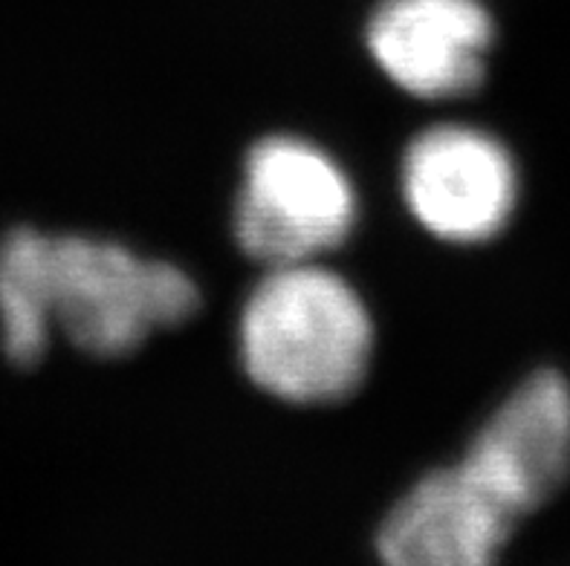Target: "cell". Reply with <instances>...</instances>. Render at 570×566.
<instances>
[{
	"mask_svg": "<svg viewBox=\"0 0 570 566\" xmlns=\"http://www.w3.org/2000/svg\"><path fill=\"white\" fill-rule=\"evenodd\" d=\"M400 188L414 220L458 246L487 244L519 202V171L504 145L470 125H434L405 148Z\"/></svg>",
	"mask_w": 570,
	"mask_h": 566,
	"instance_id": "obj_4",
	"label": "cell"
},
{
	"mask_svg": "<svg viewBox=\"0 0 570 566\" xmlns=\"http://www.w3.org/2000/svg\"><path fill=\"white\" fill-rule=\"evenodd\" d=\"M492 41L495 23L481 0H380L365 29L376 67L426 101L475 93Z\"/></svg>",
	"mask_w": 570,
	"mask_h": 566,
	"instance_id": "obj_6",
	"label": "cell"
},
{
	"mask_svg": "<svg viewBox=\"0 0 570 566\" xmlns=\"http://www.w3.org/2000/svg\"><path fill=\"white\" fill-rule=\"evenodd\" d=\"M52 237L18 226L0 240V347L9 365L29 370L52 336Z\"/></svg>",
	"mask_w": 570,
	"mask_h": 566,
	"instance_id": "obj_8",
	"label": "cell"
},
{
	"mask_svg": "<svg viewBox=\"0 0 570 566\" xmlns=\"http://www.w3.org/2000/svg\"><path fill=\"white\" fill-rule=\"evenodd\" d=\"M180 266L145 260L99 237H52V330L94 359H125L154 330L180 327L200 309Z\"/></svg>",
	"mask_w": 570,
	"mask_h": 566,
	"instance_id": "obj_2",
	"label": "cell"
},
{
	"mask_svg": "<svg viewBox=\"0 0 570 566\" xmlns=\"http://www.w3.org/2000/svg\"><path fill=\"white\" fill-rule=\"evenodd\" d=\"M513 517L478 491L461 466L426 474L374 538L389 566H490L513 540Z\"/></svg>",
	"mask_w": 570,
	"mask_h": 566,
	"instance_id": "obj_7",
	"label": "cell"
},
{
	"mask_svg": "<svg viewBox=\"0 0 570 566\" xmlns=\"http://www.w3.org/2000/svg\"><path fill=\"white\" fill-rule=\"evenodd\" d=\"M478 491L521 524L570 480V385L539 370L487 419L458 463Z\"/></svg>",
	"mask_w": 570,
	"mask_h": 566,
	"instance_id": "obj_5",
	"label": "cell"
},
{
	"mask_svg": "<svg viewBox=\"0 0 570 566\" xmlns=\"http://www.w3.org/2000/svg\"><path fill=\"white\" fill-rule=\"evenodd\" d=\"M356 226V191L322 148L298 137H267L244 159L235 240L267 269L307 264L340 249Z\"/></svg>",
	"mask_w": 570,
	"mask_h": 566,
	"instance_id": "obj_3",
	"label": "cell"
},
{
	"mask_svg": "<svg viewBox=\"0 0 570 566\" xmlns=\"http://www.w3.org/2000/svg\"><path fill=\"white\" fill-rule=\"evenodd\" d=\"M244 374L287 405H340L362 387L374 352L368 307L325 266H275L238 321Z\"/></svg>",
	"mask_w": 570,
	"mask_h": 566,
	"instance_id": "obj_1",
	"label": "cell"
}]
</instances>
